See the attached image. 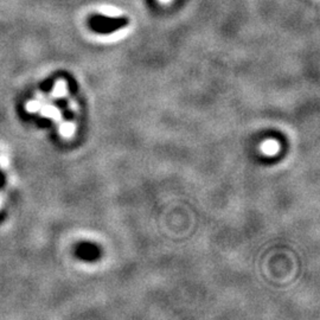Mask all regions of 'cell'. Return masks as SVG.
Listing matches in <instances>:
<instances>
[{"label":"cell","instance_id":"obj_1","mask_svg":"<svg viewBox=\"0 0 320 320\" xmlns=\"http://www.w3.org/2000/svg\"><path fill=\"white\" fill-rule=\"evenodd\" d=\"M128 23V18L126 17H109L104 16V14H94L88 20L90 29L100 35L114 34V32L126 28Z\"/></svg>","mask_w":320,"mask_h":320},{"label":"cell","instance_id":"obj_2","mask_svg":"<svg viewBox=\"0 0 320 320\" xmlns=\"http://www.w3.org/2000/svg\"><path fill=\"white\" fill-rule=\"evenodd\" d=\"M276 150H278V145H276L275 141H273V140L266 141V143L262 145V151L267 154L275 153Z\"/></svg>","mask_w":320,"mask_h":320},{"label":"cell","instance_id":"obj_3","mask_svg":"<svg viewBox=\"0 0 320 320\" xmlns=\"http://www.w3.org/2000/svg\"><path fill=\"white\" fill-rule=\"evenodd\" d=\"M26 108L29 112H36L41 108V104H39V102H37V101H31V102L28 103Z\"/></svg>","mask_w":320,"mask_h":320},{"label":"cell","instance_id":"obj_4","mask_svg":"<svg viewBox=\"0 0 320 320\" xmlns=\"http://www.w3.org/2000/svg\"><path fill=\"white\" fill-rule=\"evenodd\" d=\"M72 130H74V127H72V125H70V123H65V125L62 127V133H63L64 136H69V134H71Z\"/></svg>","mask_w":320,"mask_h":320},{"label":"cell","instance_id":"obj_5","mask_svg":"<svg viewBox=\"0 0 320 320\" xmlns=\"http://www.w3.org/2000/svg\"><path fill=\"white\" fill-rule=\"evenodd\" d=\"M3 181H4V179H3V176H2V174H0V185L3 184Z\"/></svg>","mask_w":320,"mask_h":320}]
</instances>
